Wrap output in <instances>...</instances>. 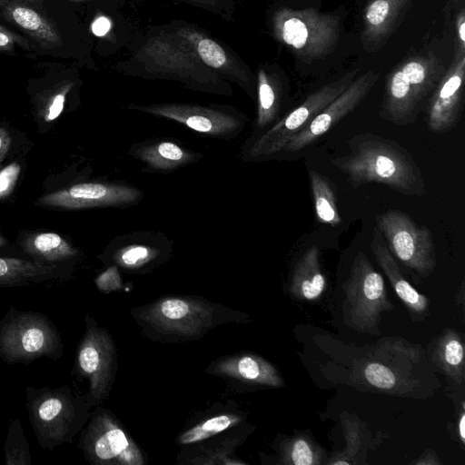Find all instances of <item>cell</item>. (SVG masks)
<instances>
[{"mask_svg":"<svg viewBox=\"0 0 465 465\" xmlns=\"http://www.w3.org/2000/svg\"><path fill=\"white\" fill-rule=\"evenodd\" d=\"M349 152L331 163L344 173L353 188L377 183L407 195L425 193L421 170L411 153L395 141L365 133L347 142Z\"/></svg>","mask_w":465,"mask_h":465,"instance_id":"7a4b0ae2","label":"cell"},{"mask_svg":"<svg viewBox=\"0 0 465 465\" xmlns=\"http://www.w3.org/2000/svg\"><path fill=\"white\" fill-rule=\"evenodd\" d=\"M357 72V69L348 72L341 78L322 85L268 129L257 135H250L240 148L241 160L257 163L276 158L294 134L351 84Z\"/></svg>","mask_w":465,"mask_h":465,"instance_id":"52a82bcc","label":"cell"},{"mask_svg":"<svg viewBox=\"0 0 465 465\" xmlns=\"http://www.w3.org/2000/svg\"><path fill=\"white\" fill-rule=\"evenodd\" d=\"M108 29V23L104 19H100L94 25V31L97 35H104Z\"/></svg>","mask_w":465,"mask_h":465,"instance_id":"60d3db41","label":"cell"},{"mask_svg":"<svg viewBox=\"0 0 465 465\" xmlns=\"http://www.w3.org/2000/svg\"><path fill=\"white\" fill-rule=\"evenodd\" d=\"M365 376L371 384L382 389H389L395 383L393 373L379 364L369 365L365 370Z\"/></svg>","mask_w":465,"mask_h":465,"instance_id":"e575fe53","label":"cell"},{"mask_svg":"<svg viewBox=\"0 0 465 465\" xmlns=\"http://www.w3.org/2000/svg\"><path fill=\"white\" fill-rule=\"evenodd\" d=\"M412 0H370L362 15L361 41L369 50L381 48L401 24Z\"/></svg>","mask_w":465,"mask_h":465,"instance_id":"44dd1931","label":"cell"},{"mask_svg":"<svg viewBox=\"0 0 465 465\" xmlns=\"http://www.w3.org/2000/svg\"><path fill=\"white\" fill-rule=\"evenodd\" d=\"M6 244H7L6 240L2 235H0V247H3Z\"/></svg>","mask_w":465,"mask_h":465,"instance_id":"7bdbcfd3","label":"cell"},{"mask_svg":"<svg viewBox=\"0 0 465 465\" xmlns=\"http://www.w3.org/2000/svg\"><path fill=\"white\" fill-rule=\"evenodd\" d=\"M20 171L19 163L15 162L0 170V200L8 196L13 191Z\"/></svg>","mask_w":465,"mask_h":465,"instance_id":"d590c367","label":"cell"},{"mask_svg":"<svg viewBox=\"0 0 465 465\" xmlns=\"http://www.w3.org/2000/svg\"><path fill=\"white\" fill-rule=\"evenodd\" d=\"M213 308L197 299L167 297L143 309L141 318L156 331L176 336L198 335L213 323Z\"/></svg>","mask_w":465,"mask_h":465,"instance_id":"9a60e30c","label":"cell"},{"mask_svg":"<svg viewBox=\"0 0 465 465\" xmlns=\"http://www.w3.org/2000/svg\"><path fill=\"white\" fill-rule=\"evenodd\" d=\"M121 74L144 80H163L187 89L232 96L231 84L205 65L175 21L149 29L133 54L115 65Z\"/></svg>","mask_w":465,"mask_h":465,"instance_id":"6da1fadb","label":"cell"},{"mask_svg":"<svg viewBox=\"0 0 465 465\" xmlns=\"http://www.w3.org/2000/svg\"><path fill=\"white\" fill-rule=\"evenodd\" d=\"M85 331L76 351L74 373L88 381L89 406L104 400L112 386L115 366L114 344L109 333L86 314Z\"/></svg>","mask_w":465,"mask_h":465,"instance_id":"30bf717a","label":"cell"},{"mask_svg":"<svg viewBox=\"0 0 465 465\" xmlns=\"http://www.w3.org/2000/svg\"><path fill=\"white\" fill-rule=\"evenodd\" d=\"M464 77L465 54L454 53L428 101L425 119L431 132L446 133L458 124L462 109Z\"/></svg>","mask_w":465,"mask_h":465,"instance_id":"e0dca14e","label":"cell"},{"mask_svg":"<svg viewBox=\"0 0 465 465\" xmlns=\"http://www.w3.org/2000/svg\"><path fill=\"white\" fill-rule=\"evenodd\" d=\"M126 108L178 123L202 136L223 141L237 138L248 122L247 115L231 104H130Z\"/></svg>","mask_w":465,"mask_h":465,"instance_id":"ba28073f","label":"cell"},{"mask_svg":"<svg viewBox=\"0 0 465 465\" xmlns=\"http://www.w3.org/2000/svg\"><path fill=\"white\" fill-rule=\"evenodd\" d=\"M128 154L144 164L143 173H170L194 164L203 154L172 137H154L131 144Z\"/></svg>","mask_w":465,"mask_h":465,"instance_id":"d6986e66","label":"cell"},{"mask_svg":"<svg viewBox=\"0 0 465 465\" xmlns=\"http://www.w3.org/2000/svg\"><path fill=\"white\" fill-rule=\"evenodd\" d=\"M69 1L80 3V2H86V1H91V0H69Z\"/></svg>","mask_w":465,"mask_h":465,"instance_id":"ee69618b","label":"cell"},{"mask_svg":"<svg viewBox=\"0 0 465 465\" xmlns=\"http://www.w3.org/2000/svg\"><path fill=\"white\" fill-rule=\"evenodd\" d=\"M45 0H0V15L46 50L63 44L60 31L47 15Z\"/></svg>","mask_w":465,"mask_h":465,"instance_id":"ffe728a7","label":"cell"},{"mask_svg":"<svg viewBox=\"0 0 465 465\" xmlns=\"http://www.w3.org/2000/svg\"><path fill=\"white\" fill-rule=\"evenodd\" d=\"M213 372L251 383L281 387L283 384L276 369L253 354H238L218 361Z\"/></svg>","mask_w":465,"mask_h":465,"instance_id":"d4e9b609","label":"cell"},{"mask_svg":"<svg viewBox=\"0 0 465 465\" xmlns=\"http://www.w3.org/2000/svg\"><path fill=\"white\" fill-rule=\"evenodd\" d=\"M285 462L294 465H312L320 463L319 451L304 438H296L286 450Z\"/></svg>","mask_w":465,"mask_h":465,"instance_id":"4dcf8cb0","label":"cell"},{"mask_svg":"<svg viewBox=\"0 0 465 465\" xmlns=\"http://www.w3.org/2000/svg\"><path fill=\"white\" fill-rule=\"evenodd\" d=\"M345 292V315L350 324L361 331L376 329L381 313L390 303L383 277L361 252L353 260Z\"/></svg>","mask_w":465,"mask_h":465,"instance_id":"8fae6325","label":"cell"},{"mask_svg":"<svg viewBox=\"0 0 465 465\" xmlns=\"http://www.w3.org/2000/svg\"><path fill=\"white\" fill-rule=\"evenodd\" d=\"M64 354L61 333L45 313L10 306L0 320V359L7 364H30Z\"/></svg>","mask_w":465,"mask_h":465,"instance_id":"5b68a950","label":"cell"},{"mask_svg":"<svg viewBox=\"0 0 465 465\" xmlns=\"http://www.w3.org/2000/svg\"><path fill=\"white\" fill-rule=\"evenodd\" d=\"M226 1L231 2L232 0H226Z\"/></svg>","mask_w":465,"mask_h":465,"instance_id":"f6af8a7d","label":"cell"},{"mask_svg":"<svg viewBox=\"0 0 465 465\" xmlns=\"http://www.w3.org/2000/svg\"><path fill=\"white\" fill-rule=\"evenodd\" d=\"M182 2L213 15L221 16L227 21L232 19V5L226 0H175Z\"/></svg>","mask_w":465,"mask_h":465,"instance_id":"d6a6232c","label":"cell"},{"mask_svg":"<svg viewBox=\"0 0 465 465\" xmlns=\"http://www.w3.org/2000/svg\"><path fill=\"white\" fill-rule=\"evenodd\" d=\"M171 239L161 232L139 231L116 236L104 252L114 265L129 271L142 270L168 259Z\"/></svg>","mask_w":465,"mask_h":465,"instance_id":"ac0fdd59","label":"cell"},{"mask_svg":"<svg viewBox=\"0 0 465 465\" xmlns=\"http://www.w3.org/2000/svg\"><path fill=\"white\" fill-rule=\"evenodd\" d=\"M378 79L379 74L375 71H368L355 78L340 95L289 140L282 153L298 152L313 143L351 113L368 95Z\"/></svg>","mask_w":465,"mask_h":465,"instance_id":"2e32d148","label":"cell"},{"mask_svg":"<svg viewBox=\"0 0 465 465\" xmlns=\"http://www.w3.org/2000/svg\"><path fill=\"white\" fill-rule=\"evenodd\" d=\"M73 87V83H65L55 92L47 104L45 120L51 122L56 119L62 113L65 102V98L69 91Z\"/></svg>","mask_w":465,"mask_h":465,"instance_id":"836d02e7","label":"cell"},{"mask_svg":"<svg viewBox=\"0 0 465 465\" xmlns=\"http://www.w3.org/2000/svg\"><path fill=\"white\" fill-rule=\"evenodd\" d=\"M25 406L38 444L49 450L71 443L89 418L86 400L66 384L56 388L28 385Z\"/></svg>","mask_w":465,"mask_h":465,"instance_id":"277c9868","label":"cell"},{"mask_svg":"<svg viewBox=\"0 0 465 465\" xmlns=\"http://www.w3.org/2000/svg\"><path fill=\"white\" fill-rule=\"evenodd\" d=\"M376 225L390 252L404 266L422 277L433 272L437 259L428 227L417 224L407 213L398 210L378 214Z\"/></svg>","mask_w":465,"mask_h":465,"instance_id":"9c48e42d","label":"cell"},{"mask_svg":"<svg viewBox=\"0 0 465 465\" xmlns=\"http://www.w3.org/2000/svg\"><path fill=\"white\" fill-rule=\"evenodd\" d=\"M371 249L399 298L411 312H424L428 309V299L404 278L377 227L372 232Z\"/></svg>","mask_w":465,"mask_h":465,"instance_id":"cb8c5ba5","label":"cell"},{"mask_svg":"<svg viewBox=\"0 0 465 465\" xmlns=\"http://www.w3.org/2000/svg\"><path fill=\"white\" fill-rule=\"evenodd\" d=\"M174 21L205 65L255 100V75L235 51L193 24Z\"/></svg>","mask_w":465,"mask_h":465,"instance_id":"5bb4252c","label":"cell"},{"mask_svg":"<svg viewBox=\"0 0 465 465\" xmlns=\"http://www.w3.org/2000/svg\"><path fill=\"white\" fill-rule=\"evenodd\" d=\"M440 359L446 368L459 370L463 365L464 349L456 335L448 336L440 345Z\"/></svg>","mask_w":465,"mask_h":465,"instance_id":"1f68e13d","label":"cell"},{"mask_svg":"<svg viewBox=\"0 0 465 465\" xmlns=\"http://www.w3.org/2000/svg\"><path fill=\"white\" fill-rule=\"evenodd\" d=\"M143 195L138 187L121 181L86 182L44 195L37 204L66 210L126 208L138 204Z\"/></svg>","mask_w":465,"mask_h":465,"instance_id":"4fadbf2b","label":"cell"},{"mask_svg":"<svg viewBox=\"0 0 465 465\" xmlns=\"http://www.w3.org/2000/svg\"><path fill=\"white\" fill-rule=\"evenodd\" d=\"M11 143V137L7 130L4 127L0 128V164L6 153H8Z\"/></svg>","mask_w":465,"mask_h":465,"instance_id":"ab89813d","label":"cell"},{"mask_svg":"<svg viewBox=\"0 0 465 465\" xmlns=\"http://www.w3.org/2000/svg\"><path fill=\"white\" fill-rule=\"evenodd\" d=\"M21 247L33 260L45 263H67L81 254L79 249L54 232L28 235L22 241Z\"/></svg>","mask_w":465,"mask_h":465,"instance_id":"484cf974","label":"cell"},{"mask_svg":"<svg viewBox=\"0 0 465 465\" xmlns=\"http://www.w3.org/2000/svg\"><path fill=\"white\" fill-rule=\"evenodd\" d=\"M69 263H45L35 260L0 257V287L60 282L72 277Z\"/></svg>","mask_w":465,"mask_h":465,"instance_id":"7402d4cb","label":"cell"},{"mask_svg":"<svg viewBox=\"0 0 465 465\" xmlns=\"http://www.w3.org/2000/svg\"><path fill=\"white\" fill-rule=\"evenodd\" d=\"M326 280L320 264V251L312 246L301 256L291 279V292L299 299L314 300L325 289Z\"/></svg>","mask_w":465,"mask_h":465,"instance_id":"4316f807","label":"cell"},{"mask_svg":"<svg viewBox=\"0 0 465 465\" xmlns=\"http://www.w3.org/2000/svg\"><path fill=\"white\" fill-rule=\"evenodd\" d=\"M445 70L431 51L401 61L387 77L381 118L397 126L413 124Z\"/></svg>","mask_w":465,"mask_h":465,"instance_id":"3957f363","label":"cell"},{"mask_svg":"<svg viewBox=\"0 0 465 465\" xmlns=\"http://www.w3.org/2000/svg\"><path fill=\"white\" fill-rule=\"evenodd\" d=\"M16 45L29 48L25 37L0 24V50L12 51Z\"/></svg>","mask_w":465,"mask_h":465,"instance_id":"f35d334b","label":"cell"},{"mask_svg":"<svg viewBox=\"0 0 465 465\" xmlns=\"http://www.w3.org/2000/svg\"><path fill=\"white\" fill-rule=\"evenodd\" d=\"M94 282L97 288L103 292L119 290L122 282L117 266H110L96 277Z\"/></svg>","mask_w":465,"mask_h":465,"instance_id":"8d00e7d4","label":"cell"},{"mask_svg":"<svg viewBox=\"0 0 465 465\" xmlns=\"http://www.w3.org/2000/svg\"><path fill=\"white\" fill-rule=\"evenodd\" d=\"M256 115L251 135H257L281 119L284 96L282 78L274 65L261 64L255 73Z\"/></svg>","mask_w":465,"mask_h":465,"instance_id":"603a6c76","label":"cell"},{"mask_svg":"<svg viewBox=\"0 0 465 465\" xmlns=\"http://www.w3.org/2000/svg\"><path fill=\"white\" fill-rule=\"evenodd\" d=\"M78 446L85 459L94 464H144L143 454L135 442L104 410L93 413Z\"/></svg>","mask_w":465,"mask_h":465,"instance_id":"7c38bea8","label":"cell"},{"mask_svg":"<svg viewBox=\"0 0 465 465\" xmlns=\"http://www.w3.org/2000/svg\"><path fill=\"white\" fill-rule=\"evenodd\" d=\"M453 25L455 30V53L465 54V6L460 5L455 10Z\"/></svg>","mask_w":465,"mask_h":465,"instance_id":"74e56055","label":"cell"},{"mask_svg":"<svg viewBox=\"0 0 465 465\" xmlns=\"http://www.w3.org/2000/svg\"><path fill=\"white\" fill-rule=\"evenodd\" d=\"M5 465H31L32 457L29 443L24 434L19 419L9 420L4 445Z\"/></svg>","mask_w":465,"mask_h":465,"instance_id":"f1b7e54d","label":"cell"},{"mask_svg":"<svg viewBox=\"0 0 465 465\" xmlns=\"http://www.w3.org/2000/svg\"><path fill=\"white\" fill-rule=\"evenodd\" d=\"M272 36L302 61L311 64L333 51L340 33L339 18L313 8L280 6L270 15Z\"/></svg>","mask_w":465,"mask_h":465,"instance_id":"8992f818","label":"cell"},{"mask_svg":"<svg viewBox=\"0 0 465 465\" xmlns=\"http://www.w3.org/2000/svg\"><path fill=\"white\" fill-rule=\"evenodd\" d=\"M458 429H459L460 438L461 441L464 442V440H465V415H464V413H462V415L460 418Z\"/></svg>","mask_w":465,"mask_h":465,"instance_id":"b9f144b4","label":"cell"},{"mask_svg":"<svg viewBox=\"0 0 465 465\" xmlns=\"http://www.w3.org/2000/svg\"><path fill=\"white\" fill-rule=\"evenodd\" d=\"M309 180L313 197L316 216L321 223L336 226L341 222L336 193L331 181L314 169L309 170Z\"/></svg>","mask_w":465,"mask_h":465,"instance_id":"83f0119b","label":"cell"},{"mask_svg":"<svg viewBox=\"0 0 465 465\" xmlns=\"http://www.w3.org/2000/svg\"><path fill=\"white\" fill-rule=\"evenodd\" d=\"M240 420L238 416L230 414L212 417L181 434L179 442L182 444H191L201 441L233 426Z\"/></svg>","mask_w":465,"mask_h":465,"instance_id":"f546056e","label":"cell"}]
</instances>
